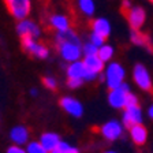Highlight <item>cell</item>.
Wrapping results in <instances>:
<instances>
[{
    "label": "cell",
    "mask_w": 153,
    "mask_h": 153,
    "mask_svg": "<svg viewBox=\"0 0 153 153\" xmlns=\"http://www.w3.org/2000/svg\"><path fill=\"white\" fill-rule=\"evenodd\" d=\"M55 42H56L57 51L60 53L66 62H74L79 60L81 55L83 53V45L81 42L79 37L76 36V33L71 29L66 30V32H57L56 37H55Z\"/></svg>",
    "instance_id": "6da1fadb"
},
{
    "label": "cell",
    "mask_w": 153,
    "mask_h": 153,
    "mask_svg": "<svg viewBox=\"0 0 153 153\" xmlns=\"http://www.w3.org/2000/svg\"><path fill=\"white\" fill-rule=\"evenodd\" d=\"M105 83L108 86L109 89H116L120 85H123L124 76H126V73H124V68L122 64L116 63V62H111V63L107 66L105 68Z\"/></svg>",
    "instance_id": "7a4b0ae2"
},
{
    "label": "cell",
    "mask_w": 153,
    "mask_h": 153,
    "mask_svg": "<svg viewBox=\"0 0 153 153\" xmlns=\"http://www.w3.org/2000/svg\"><path fill=\"white\" fill-rule=\"evenodd\" d=\"M6 6L10 14L18 21H23L32 10L30 0H6Z\"/></svg>",
    "instance_id": "3957f363"
},
{
    "label": "cell",
    "mask_w": 153,
    "mask_h": 153,
    "mask_svg": "<svg viewBox=\"0 0 153 153\" xmlns=\"http://www.w3.org/2000/svg\"><path fill=\"white\" fill-rule=\"evenodd\" d=\"M128 93H130V88L126 83L120 85L116 89H111L108 93V104L116 109L126 108V100Z\"/></svg>",
    "instance_id": "277c9868"
},
{
    "label": "cell",
    "mask_w": 153,
    "mask_h": 153,
    "mask_svg": "<svg viewBox=\"0 0 153 153\" xmlns=\"http://www.w3.org/2000/svg\"><path fill=\"white\" fill-rule=\"evenodd\" d=\"M22 47L25 51H27L30 55L38 57V59H47L49 56V49L44 44L36 41V38L32 37H23L22 38Z\"/></svg>",
    "instance_id": "5b68a950"
},
{
    "label": "cell",
    "mask_w": 153,
    "mask_h": 153,
    "mask_svg": "<svg viewBox=\"0 0 153 153\" xmlns=\"http://www.w3.org/2000/svg\"><path fill=\"white\" fill-rule=\"evenodd\" d=\"M133 79L137 83L138 88L142 90H150L152 89V79H150V74L146 70V67L143 64H135L133 70Z\"/></svg>",
    "instance_id": "8992f818"
},
{
    "label": "cell",
    "mask_w": 153,
    "mask_h": 153,
    "mask_svg": "<svg viewBox=\"0 0 153 153\" xmlns=\"http://www.w3.org/2000/svg\"><path fill=\"white\" fill-rule=\"evenodd\" d=\"M100 133L107 141L118 140L123 134V123H120L119 120H109L102 124Z\"/></svg>",
    "instance_id": "52a82bcc"
},
{
    "label": "cell",
    "mask_w": 153,
    "mask_h": 153,
    "mask_svg": "<svg viewBox=\"0 0 153 153\" xmlns=\"http://www.w3.org/2000/svg\"><path fill=\"white\" fill-rule=\"evenodd\" d=\"M60 107L62 109L67 112L68 115L74 116V118H81L83 115V105L79 100L74 99L71 96H66L60 99Z\"/></svg>",
    "instance_id": "ba28073f"
},
{
    "label": "cell",
    "mask_w": 153,
    "mask_h": 153,
    "mask_svg": "<svg viewBox=\"0 0 153 153\" xmlns=\"http://www.w3.org/2000/svg\"><path fill=\"white\" fill-rule=\"evenodd\" d=\"M16 33L21 36V38L23 37H32V38H37L40 37V26L37 25L33 21H29V19H23V21H19L18 25H16Z\"/></svg>",
    "instance_id": "9c48e42d"
},
{
    "label": "cell",
    "mask_w": 153,
    "mask_h": 153,
    "mask_svg": "<svg viewBox=\"0 0 153 153\" xmlns=\"http://www.w3.org/2000/svg\"><path fill=\"white\" fill-rule=\"evenodd\" d=\"M122 123L124 127H133L135 124H142V111L140 107H128L124 108L123 118H122Z\"/></svg>",
    "instance_id": "30bf717a"
},
{
    "label": "cell",
    "mask_w": 153,
    "mask_h": 153,
    "mask_svg": "<svg viewBox=\"0 0 153 153\" xmlns=\"http://www.w3.org/2000/svg\"><path fill=\"white\" fill-rule=\"evenodd\" d=\"M126 15H127V21L133 30H140L146 18L145 11L141 7H131L128 11H126Z\"/></svg>",
    "instance_id": "8fae6325"
},
{
    "label": "cell",
    "mask_w": 153,
    "mask_h": 153,
    "mask_svg": "<svg viewBox=\"0 0 153 153\" xmlns=\"http://www.w3.org/2000/svg\"><path fill=\"white\" fill-rule=\"evenodd\" d=\"M10 138L14 142V145L22 146L29 142V130L25 126H15L10 131Z\"/></svg>",
    "instance_id": "7c38bea8"
},
{
    "label": "cell",
    "mask_w": 153,
    "mask_h": 153,
    "mask_svg": "<svg viewBox=\"0 0 153 153\" xmlns=\"http://www.w3.org/2000/svg\"><path fill=\"white\" fill-rule=\"evenodd\" d=\"M86 75V67L83 62H74L70 63V66L67 67V76L68 79H81L85 81Z\"/></svg>",
    "instance_id": "4fadbf2b"
},
{
    "label": "cell",
    "mask_w": 153,
    "mask_h": 153,
    "mask_svg": "<svg viewBox=\"0 0 153 153\" xmlns=\"http://www.w3.org/2000/svg\"><path fill=\"white\" fill-rule=\"evenodd\" d=\"M60 142H62V140H60V137H59V134L52 133V131L41 134V137H40V143H41L49 153L56 149L57 145Z\"/></svg>",
    "instance_id": "5bb4252c"
},
{
    "label": "cell",
    "mask_w": 153,
    "mask_h": 153,
    "mask_svg": "<svg viewBox=\"0 0 153 153\" xmlns=\"http://www.w3.org/2000/svg\"><path fill=\"white\" fill-rule=\"evenodd\" d=\"M130 130V137L135 145H143L148 140V130L143 124H135L133 127L128 128Z\"/></svg>",
    "instance_id": "9a60e30c"
},
{
    "label": "cell",
    "mask_w": 153,
    "mask_h": 153,
    "mask_svg": "<svg viewBox=\"0 0 153 153\" xmlns=\"http://www.w3.org/2000/svg\"><path fill=\"white\" fill-rule=\"evenodd\" d=\"M92 30L93 33H97L104 38H107L111 34V23L105 18H97L92 22Z\"/></svg>",
    "instance_id": "2e32d148"
},
{
    "label": "cell",
    "mask_w": 153,
    "mask_h": 153,
    "mask_svg": "<svg viewBox=\"0 0 153 153\" xmlns=\"http://www.w3.org/2000/svg\"><path fill=\"white\" fill-rule=\"evenodd\" d=\"M83 63H85V67L89 71L97 74L99 75L102 70H104V62L100 59L99 55H92V56H85L83 59Z\"/></svg>",
    "instance_id": "e0dca14e"
},
{
    "label": "cell",
    "mask_w": 153,
    "mask_h": 153,
    "mask_svg": "<svg viewBox=\"0 0 153 153\" xmlns=\"http://www.w3.org/2000/svg\"><path fill=\"white\" fill-rule=\"evenodd\" d=\"M49 25L57 32H66L70 29V19L62 14H55L49 18Z\"/></svg>",
    "instance_id": "ac0fdd59"
},
{
    "label": "cell",
    "mask_w": 153,
    "mask_h": 153,
    "mask_svg": "<svg viewBox=\"0 0 153 153\" xmlns=\"http://www.w3.org/2000/svg\"><path fill=\"white\" fill-rule=\"evenodd\" d=\"M130 38H131V41H133V44L140 45V47H145V48H148L149 51L152 49L150 42H149V38H148L145 34L140 33L138 30H133L131 34H130Z\"/></svg>",
    "instance_id": "d6986e66"
},
{
    "label": "cell",
    "mask_w": 153,
    "mask_h": 153,
    "mask_svg": "<svg viewBox=\"0 0 153 153\" xmlns=\"http://www.w3.org/2000/svg\"><path fill=\"white\" fill-rule=\"evenodd\" d=\"M78 7L82 11V14H85L86 16H92L96 10L93 0H78Z\"/></svg>",
    "instance_id": "ffe728a7"
},
{
    "label": "cell",
    "mask_w": 153,
    "mask_h": 153,
    "mask_svg": "<svg viewBox=\"0 0 153 153\" xmlns=\"http://www.w3.org/2000/svg\"><path fill=\"white\" fill-rule=\"evenodd\" d=\"M97 55H99L100 59H101L104 63L105 62H109L112 59V56H114V48L108 44H104L102 47L99 48V53Z\"/></svg>",
    "instance_id": "44dd1931"
},
{
    "label": "cell",
    "mask_w": 153,
    "mask_h": 153,
    "mask_svg": "<svg viewBox=\"0 0 153 153\" xmlns=\"http://www.w3.org/2000/svg\"><path fill=\"white\" fill-rule=\"evenodd\" d=\"M26 153H49V152L40 143V141H32L26 146Z\"/></svg>",
    "instance_id": "7402d4cb"
},
{
    "label": "cell",
    "mask_w": 153,
    "mask_h": 153,
    "mask_svg": "<svg viewBox=\"0 0 153 153\" xmlns=\"http://www.w3.org/2000/svg\"><path fill=\"white\" fill-rule=\"evenodd\" d=\"M51 153H78V149L74 146H71L68 142H64V141H62L59 145H57V148L55 150H52Z\"/></svg>",
    "instance_id": "603a6c76"
},
{
    "label": "cell",
    "mask_w": 153,
    "mask_h": 153,
    "mask_svg": "<svg viewBox=\"0 0 153 153\" xmlns=\"http://www.w3.org/2000/svg\"><path fill=\"white\" fill-rule=\"evenodd\" d=\"M83 55L85 56H92V55H97L99 53V47H96L92 42H88V44H83Z\"/></svg>",
    "instance_id": "cb8c5ba5"
},
{
    "label": "cell",
    "mask_w": 153,
    "mask_h": 153,
    "mask_svg": "<svg viewBox=\"0 0 153 153\" xmlns=\"http://www.w3.org/2000/svg\"><path fill=\"white\" fill-rule=\"evenodd\" d=\"M90 42L92 44H94L96 47H102V45L105 44V38L102 37V36H100V34H97V33H93L92 32V34H90Z\"/></svg>",
    "instance_id": "d4e9b609"
},
{
    "label": "cell",
    "mask_w": 153,
    "mask_h": 153,
    "mask_svg": "<svg viewBox=\"0 0 153 153\" xmlns=\"http://www.w3.org/2000/svg\"><path fill=\"white\" fill-rule=\"evenodd\" d=\"M137 105H138L137 96L130 92L127 94V100H126V108H128V107H137Z\"/></svg>",
    "instance_id": "484cf974"
},
{
    "label": "cell",
    "mask_w": 153,
    "mask_h": 153,
    "mask_svg": "<svg viewBox=\"0 0 153 153\" xmlns=\"http://www.w3.org/2000/svg\"><path fill=\"white\" fill-rule=\"evenodd\" d=\"M42 83H44L45 88H48V89H55L56 88V79H55L53 76H45Z\"/></svg>",
    "instance_id": "4316f807"
},
{
    "label": "cell",
    "mask_w": 153,
    "mask_h": 153,
    "mask_svg": "<svg viewBox=\"0 0 153 153\" xmlns=\"http://www.w3.org/2000/svg\"><path fill=\"white\" fill-rule=\"evenodd\" d=\"M82 83H83V81H81V79H67V85H68V88H71V89L79 88Z\"/></svg>",
    "instance_id": "83f0119b"
},
{
    "label": "cell",
    "mask_w": 153,
    "mask_h": 153,
    "mask_svg": "<svg viewBox=\"0 0 153 153\" xmlns=\"http://www.w3.org/2000/svg\"><path fill=\"white\" fill-rule=\"evenodd\" d=\"M7 153H26V149H23L19 145H13V146H10L7 149Z\"/></svg>",
    "instance_id": "f1b7e54d"
},
{
    "label": "cell",
    "mask_w": 153,
    "mask_h": 153,
    "mask_svg": "<svg viewBox=\"0 0 153 153\" xmlns=\"http://www.w3.org/2000/svg\"><path fill=\"white\" fill-rule=\"evenodd\" d=\"M122 8L124 10V13H126V11H128V10L131 8V3H130V0H123V4H122Z\"/></svg>",
    "instance_id": "f546056e"
},
{
    "label": "cell",
    "mask_w": 153,
    "mask_h": 153,
    "mask_svg": "<svg viewBox=\"0 0 153 153\" xmlns=\"http://www.w3.org/2000/svg\"><path fill=\"white\" fill-rule=\"evenodd\" d=\"M148 115H149V118L153 120V102H152V104H150L149 109H148Z\"/></svg>",
    "instance_id": "4dcf8cb0"
},
{
    "label": "cell",
    "mask_w": 153,
    "mask_h": 153,
    "mask_svg": "<svg viewBox=\"0 0 153 153\" xmlns=\"http://www.w3.org/2000/svg\"><path fill=\"white\" fill-rule=\"evenodd\" d=\"M30 94L36 97V96H38V90L37 89H32V90H30Z\"/></svg>",
    "instance_id": "1f68e13d"
},
{
    "label": "cell",
    "mask_w": 153,
    "mask_h": 153,
    "mask_svg": "<svg viewBox=\"0 0 153 153\" xmlns=\"http://www.w3.org/2000/svg\"><path fill=\"white\" fill-rule=\"evenodd\" d=\"M104 153H116L115 150H107V152H104Z\"/></svg>",
    "instance_id": "d6a6232c"
},
{
    "label": "cell",
    "mask_w": 153,
    "mask_h": 153,
    "mask_svg": "<svg viewBox=\"0 0 153 153\" xmlns=\"http://www.w3.org/2000/svg\"><path fill=\"white\" fill-rule=\"evenodd\" d=\"M150 1H152V3H153V0H150Z\"/></svg>",
    "instance_id": "836d02e7"
}]
</instances>
